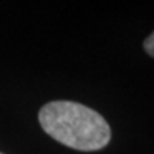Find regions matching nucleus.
I'll list each match as a JSON object with an SVG mask.
<instances>
[{"label": "nucleus", "mask_w": 154, "mask_h": 154, "mask_svg": "<svg viewBox=\"0 0 154 154\" xmlns=\"http://www.w3.org/2000/svg\"><path fill=\"white\" fill-rule=\"evenodd\" d=\"M38 123L51 138L79 151H97L111 140V128L103 116L87 106L54 100L38 111Z\"/></svg>", "instance_id": "f257e3e1"}, {"label": "nucleus", "mask_w": 154, "mask_h": 154, "mask_svg": "<svg viewBox=\"0 0 154 154\" xmlns=\"http://www.w3.org/2000/svg\"><path fill=\"white\" fill-rule=\"evenodd\" d=\"M0 154H3V153H0Z\"/></svg>", "instance_id": "7ed1b4c3"}, {"label": "nucleus", "mask_w": 154, "mask_h": 154, "mask_svg": "<svg viewBox=\"0 0 154 154\" xmlns=\"http://www.w3.org/2000/svg\"><path fill=\"white\" fill-rule=\"evenodd\" d=\"M143 47H144V50H146L147 54L151 56V57H154V32L144 40Z\"/></svg>", "instance_id": "f03ea898"}]
</instances>
